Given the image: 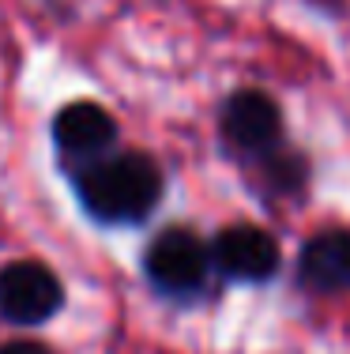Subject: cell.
I'll list each match as a JSON object with an SVG mask.
<instances>
[{
    "mask_svg": "<svg viewBox=\"0 0 350 354\" xmlns=\"http://www.w3.org/2000/svg\"><path fill=\"white\" fill-rule=\"evenodd\" d=\"M72 185L83 212L106 226L144 223L162 200V170L144 151H113L98 162L76 166Z\"/></svg>",
    "mask_w": 350,
    "mask_h": 354,
    "instance_id": "cell-1",
    "label": "cell"
},
{
    "mask_svg": "<svg viewBox=\"0 0 350 354\" xmlns=\"http://www.w3.org/2000/svg\"><path fill=\"white\" fill-rule=\"evenodd\" d=\"M215 272L211 245H204L196 230L188 226H166L155 234L144 252V275L166 298H193L204 290L207 275Z\"/></svg>",
    "mask_w": 350,
    "mask_h": 354,
    "instance_id": "cell-2",
    "label": "cell"
},
{
    "mask_svg": "<svg viewBox=\"0 0 350 354\" xmlns=\"http://www.w3.org/2000/svg\"><path fill=\"white\" fill-rule=\"evenodd\" d=\"M64 306V286L41 260H12L0 268V317L19 328H38Z\"/></svg>",
    "mask_w": 350,
    "mask_h": 354,
    "instance_id": "cell-3",
    "label": "cell"
},
{
    "mask_svg": "<svg viewBox=\"0 0 350 354\" xmlns=\"http://www.w3.org/2000/svg\"><path fill=\"white\" fill-rule=\"evenodd\" d=\"M219 129H222V140L230 143V151H237V155H249V158L275 155L282 140V113L264 91L245 87V91H233L222 102Z\"/></svg>",
    "mask_w": 350,
    "mask_h": 354,
    "instance_id": "cell-4",
    "label": "cell"
},
{
    "mask_svg": "<svg viewBox=\"0 0 350 354\" xmlns=\"http://www.w3.org/2000/svg\"><path fill=\"white\" fill-rule=\"evenodd\" d=\"M215 272L230 283H268L279 272V245L253 223H233L211 241Z\"/></svg>",
    "mask_w": 350,
    "mask_h": 354,
    "instance_id": "cell-5",
    "label": "cell"
},
{
    "mask_svg": "<svg viewBox=\"0 0 350 354\" xmlns=\"http://www.w3.org/2000/svg\"><path fill=\"white\" fill-rule=\"evenodd\" d=\"M53 143L76 166L98 162V158L113 155L117 121L110 109L98 102H68L53 117Z\"/></svg>",
    "mask_w": 350,
    "mask_h": 354,
    "instance_id": "cell-6",
    "label": "cell"
},
{
    "mask_svg": "<svg viewBox=\"0 0 350 354\" xmlns=\"http://www.w3.org/2000/svg\"><path fill=\"white\" fill-rule=\"evenodd\" d=\"M298 283L316 294L350 290V230H320L298 252Z\"/></svg>",
    "mask_w": 350,
    "mask_h": 354,
    "instance_id": "cell-7",
    "label": "cell"
},
{
    "mask_svg": "<svg viewBox=\"0 0 350 354\" xmlns=\"http://www.w3.org/2000/svg\"><path fill=\"white\" fill-rule=\"evenodd\" d=\"M0 354H53V351H49L46 343H38V339H12V343L0 347Z\"/></svg>",
    "mask_w": 350,
    "mask_h": 354,
    "instance_id": "cell-8",
    "label": "cell"
}]
</instances>
